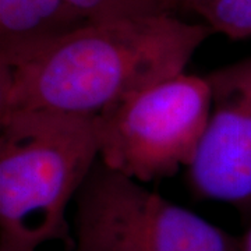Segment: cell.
Returning <instances> with one entry per match:
<instances>
[{
	"instance_id": "3957f363",
	"label": "cell",
	"mask_w": 251,
	"mask_h": 251,
	"mask_svg": "<svg viewBox=\"0 0 251 251\" xmlns=\"http://www.w3.org/2000/svg\"><path fill=\"white\" fill-rule=\"evenodd\" d=\"M211 109L205 77L181 73L161 81L99 115V158L140 183L172 177L196 159Z\"/></svg>"
},
{
	"instance_id": "52a82bcc",
	"label": "cell",
	"mask_w": 251,
	"mask_h": 251,
	"mask_svg": "<svg viewBox=\"0 0 251 251\" xmlns=\"http://www.w3.org/2000/svg\"><path fill=\"white\" fill-rule=\"evenodd\" d=\"M180 11L196 14L212 32L234 41L251 38V0H181Z\"/></svg>"
},
{
	"instance_id": "9c48e42d",
	"label": "cell",
	"mask_w": 251,
	"mask_h": 251,
	"mask_svg": "<svg viewBox=\"0 0 251 251\" xmlns=\"http://www.w3.org/2000/svg\"><path fill=\"white\" fill-rule=\"evenodd\" d=\"M240 251H251V222L247 227V230L239 237Z\"/></svg>"
},
{
	"instance_id": "ba28073f",
	"label": "cell",
	"mask_w": 251,
	"mask_h": 251,
	"mask_svg": "<svg viewBox=\"0 0 251 251\" xmlns=\"http://www.w3.org/2000/svg\"><path fill=\"white\" fill-rule=\"evenodd\" d=\"M91 23L168 16L179 11L175 0H67Z\"/></svg>"
},
{
	"instance_id": "5b68a950",
	"label": "cell",
	"mask_w": 251,
	"mask_h": 251,
	"mask_svg": "<svg viewBox=\"0 0 251 251\" xmlns=\"http://www.w3.org/2000/svg\"><path fill=\"white\" fill-rule=\"evenodd\" d=\"M212 109L187 169L191 193L229 204L251 219V56L209 72Z\"/></svg>"
},
{
	"instance_id": "277c9868",
	"label": "cell",
	"mask_w": 251,
	"mask_h": 251,
	"mask_svg": "<svg viewBox=\"0 0 251 251\" xmlns=\"http://www.w3.org/2000/svg\"><path fill=\"white\" fill-rule=\"evenodd\" d=\"M75 251H240L239 237L99 158L75 196Z\"/></svg>"
},
{
	"instance_id": "7a4b0ae2",
	"label": "cell",
	"mask_w": 251,
	"mask_h": 251,
	"mask_svg": "<svg viewBox=\"0 0 251 251\" xmlns=\"http://www.w3.org/2000/svg\"><path fill=\"white\" fill-rule=\"evenodd\" d=\"M99 152V115H0V251H36L48 242L75 251L66 211Z\"/></svg>"
},
{
	"instance_id": "30bf717a",
	"label": "cell",
	"mask_w": 251,
	"mask_h": 251,
	"mask_svg": "<svg viewBox=\"0 0 251 251\" xmlns=\"http://www.w3.org/2000/svg\"><path fill=\"white\" fill-rule=\"evenodd\" d=\"M175 1L177 3V7H179V11H180V1H181V0H175Z\"/></svg>"
},
{
	"instance_id": "8992f818",
	"label": "cell",
	"mask_w": 251,
	"mask_h": 251,
	"mask_svg": "<svg viewBox=\"0 0 251 251\" xmlns=\"http://www.w3.org/2000/svg\"><path fill=\"white\" fill-rule=\"evenodd\" d=\"M90 23L67 0H0V69L34 59Z\"/></svg>"
},
{
	"instance_id": "6da1fadb",
	"label": "cell",
	"mask_w": 251,
	"mask_h": 251,
	"mask_svg": "<svg viewBox=\"0 0 251 251\" xmlns=\"http://www.w3.org/2000/svg\"><path fill=\"white\" fill-rule=\"evenodd\" d=\"M211 34L204 23H186L175 14L90 23L34 59L0 69V115H100L184 73Z\"/></svg>"
}]
</instances>
